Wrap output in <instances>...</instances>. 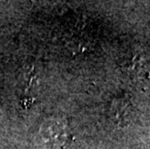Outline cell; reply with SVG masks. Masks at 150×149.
Masks as SVG:
<instances>
[{"label": "cell", "instance_id": "1", "mask_svg": "<svg viewBox=\"0 0 150 149\" xmlns=\"http://www.w3.org/2000/svg\"><path fill=\"white\" fill-rule=\"evenodd\" d=\"M39 141L45 149H62L69 134L67 126L59 119H49L43 123L38 133Z\"/></svg>", "mask_w": 150, "mask_h": 149}]
</instances>
